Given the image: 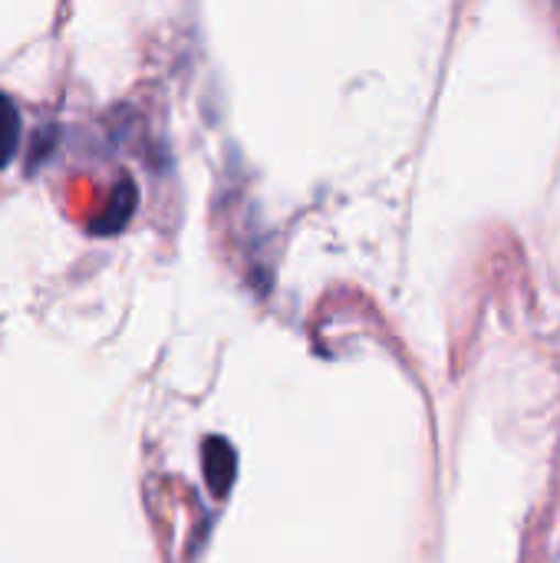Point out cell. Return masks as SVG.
I'll return each instance as SVG.
<instances>
[{"instance_id":"3","label":"cell","mask_w":560,"mask_h":563,"mask_svg":"<svg viewBox=\"0 0 560 563\" xmlns=\"http://www.w3.org/2000/svg\"><path fill=\"white\" fill-rule=\"evenodd\" d=\"M20 125H23V119H20V109H17V102L7 96V92H0V172L17 158V145H20Z\"/></svg>"},{"instance_id":"2","label":"cell","mask_w":560,"mask_h":563,"mask_svg":"<svg viewBox=\"0 0 560 563\" xmlns=\"http://www.w3.org/2000/svg\"><path fill=\"white\" fill-rule=\"evenodd\" d=\"M205 475L215 495H224L234 478V452L224 439H208L205 445Z\"/></svg>"},{"instance_id":"1","label":"cell","mask_w":560,"mask_h":563,"mask_svg":"<svg viewBox=\"0 0 560 563\" xmlns=\"http://www.w3.org/2000/svg\"><path fill=\"white\" fill-rule=\"evenodd\" d=\"M135 205H139V191H135L132 178H122V181L116 185L112 198H109L106 214L96 218V221L89 224V231H96V234H116L119 228H125V221L132 218Z\"/></svg>"}]
</instances>
